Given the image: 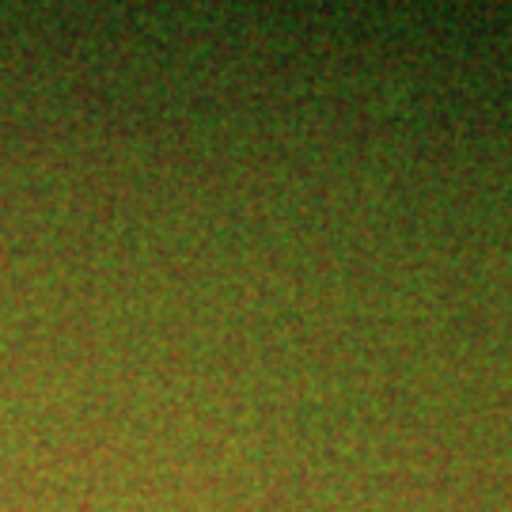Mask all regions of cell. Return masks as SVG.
Masks as SVG:
<instances>
[]
</instances>
